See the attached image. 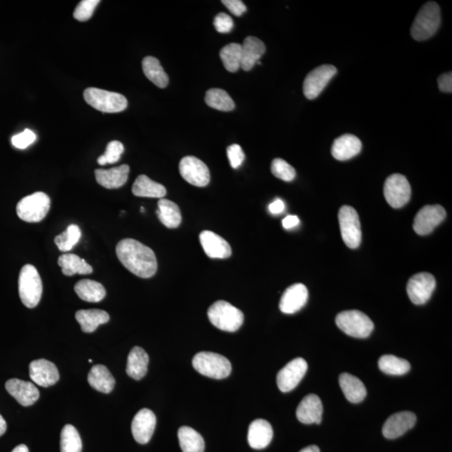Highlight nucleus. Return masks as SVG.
<instances>
[{
	"label": "nucleus",
	"mask_w": 452,
	"mask_h": 452,
	"mask_svg": "<svg viewBox=\"0 0 452 452\" xmlns=\"http://www.w3.org/2000/svg\"><path fill=\"white\" fill-rule=\"evenodd\" d=\"M116 253L121 264L141 278L155 276L158 269L155 253L136 239H123L117 244Z\"/></svg>",
	"instance_id": "obj_1"
},
{
	"label": "nucleus",
	"mask_w": 452,
	"mask_h": 452,
	"mask_svg": "<svg viewBox=\"0 0 452 452\" xmlns=\"http://www.w3.org/2000/svg\"><path fill=\"white\" fill-rule=\"evenodd\" d=\"M441 22L440 6L435 2H427L420 10L413 22L411 29L412 38L417 41L428 40L438 32Z\"/></svg>",
	"instance_id": "obj_2"
},
{
	"label": "nucleus",
	"mask_w": 452,
	"mask_h": 452,
	"mask_svg": "<svg viewBox=\"0 0 452 452\" xmlns=\"http://www.w3.org/2000/svg\"><path fill=\"white\" fill-rule=\"evenodd\" d=\"M208 317L215 327L226 332H237L242 327L244 314L226 301H217L208 310Z\"/></svg>",
	"instance_id": "obj_3"
},
{
	"label": "nucleus",
	"mask_w": 452,
	"mask_h": 452,
	"mask_svg": "<svg viewBox=\"0 0 452 452\" xmlns=\"http://www.w3.org/2000/svg\"><path fill=\"white\" fill-rule=\"evenodd\" d=\"M42 281L38 271L32 265L22 267L19 277V294L22 304L29 308H34L41 299Z\"/></svg>",
	"instance_id": "obj_4"
},
{
	"label": "nucleus",
	"mask_w": 452,
	"mask_h": 452,
	"mask_svg": "<svg viewBox=\"0 0 452 452\" xmlns=\"http://www.w3.org/2000/svg\"><path fill=\"white\" fill-rule=\"evenodd\" d=\"M192 364L200 375L215 380L227 378L232 369L229 360L212 352L198 353L193 359Z\"/></svg>",
	"instance_id": "obj_5"
},
{
	"label": "nucleus",
	"mask_w": 452,
	"mask_h": 452,
	"mask_svg": "<svg viewBox=\"0 0 452 452\" xmlns=\"http://www.w3.org/2000/svg\"><path fill=\"white\" fill-rule=\"evenodd\" d=\"M85 101L92 108L102 112L117 113L128 108V100L120 93L90 88L84 92Z\"/></svg>",
	"instance_id": "obj_6"
},
{
	"label": "nucleus",
	"mask_w": 452,
	"mask_h": 452,
	"mask_svg": "<svg viewBox=\"0 0 452 452\" xmlns=\"http://www.w3.org/2000/svg\"><path fill=\"white\" fill-rule=\"evenodd\" d=\"M336 324L347 335L357 339H366L375 328L371 318L357 310L337 314Z\"/></svg>",
	"instance_id": "obj_7"
},
{
	"label": "nucleus",
	"mask_w": 452,
	"mask_h": 452,
	"mask_svg": "<svg viewBox=\"0 0 452 452\" xmlns=\"http://www.w3.org/2000/svg\"><path fill=\"white\" fill-rule=\"evenodd\" d=\"M50 209V199L43 192L34 193L19 202L17 212L22 221L37 223L46 218Z\"/></svg>",
	"instance_id": "obj_8"
},
{
	"label": "nucleus",
	"mask_w": 452,
	"mask_h": 452,
	"mask_svg": "<svg viewBox=\"0 0 452 452\" xmlns=\"http://www.w3.org/2000/svg\"><path fill=\"white\" fill-rule=\"evenodd\" d=\"M342 238L348 248L356 249L360 246L362 232L359 215L353 207L344 206L339 212Z\"/></svg>",
	"instance_id": "obj_9"
},
{
	"label": "nucleus",
	"mask_w": 452,
	"mask_h": 452,
	"mask_svg": "<svg viewBox=\"0 0 452 452\" xmlns=\"http://www.w3.org/2000/svg\"><path fill=\"white\" fill-rule=\"evenodd\" d=\"M384 195L389 204L399 209L410 202L411 188L406 176L400 174L388 177L384 186Z\"/></svg>",
	"instance_id": "obj_10"
},
{
	"label": "nucleus",
	"mask_w": 452,
	"mask_h": 452,
	"mask_svg": "<svg viewBox=\"0 0 452 452\" xmlns=\"http://www.w3.org/2000/svg\"><path fill=\"white\" fill-rule=\"evenodd\" d=\"M179 173L192 186L206 187L210 181L209 168L203 161L193 156L184 157L179 163Z\"/></svg>",
	"instance_id": "obj_11"
},
{
	"label": "nucleus",
	"mask_w": 452,
	"mask_h": 452,
	"mask_svg": "<svg viewBox=\"0 0 452 452\" xmlns=\"http://www.w3.org/2000/svg\"><path fill=\"white\" fill-rule=\"evenodd\" d=\"M337 70L332 65H322L312 70L304 82V93L308 99H315L337 74Z\"/></svg>",
	"instance_id": "obj_12"
},
{
	"label": "nucleus",
	"mask_w": 452,
	"mask_h": 452,
	"mask_svg": "<svg viewBox=\"0 0 452 452\" xmlns=\"http://www.w3.org/2000/svg\"><path fill=\"white\" fill-rule=\"evenodd\" d=\"M308 363L302 357H297L282 368L277 373V383L279 390L288 393L294 390L308 371Z\"/></svg>",
	"instance_id": "obj_13"
},
{
	"label": "nucleus",
	"mask_w": 452,
	"mask_h": 452,
	"mask_svg": "<svg viewBox=\"0 0 452 452\" xmlns=\"http://www.w3.org/2000/svg\"><path fill=\"white\" fill-rule=\"evenodd\" d=\"M435 279L431 274H415L408 282L407 294L415 305H423L429 301L435 288Z\"/></svg>",
	"instance_id": "obj_14"
},
{
	"label": "nucleus",
	"mask_w": 452,
	"mask_h": 452,
	"mask_svg": "<svg viewBox=\"0 0 452 452\" xmlns=\"http://www.w3.org/2000/svg\"><path fill=\"white\" fill-rule=\"evenodd\" d=\"M446 216V210L442 206H426L415 215L413 228L420 235H429L445 219Z\"/></svg>",
	"instance_id": "obj_15"
},
{
	"label": "nucleus",
	"mask_w": 452,
	"mask_h": 452,
	"mask_svg": "<svg viewBox=\"0 0 452 452\" xmlns=\"http://www.w3.org/2000/svg\"><path fill=\"white\" fill-rule=\"evenodd\" d=\"M156 423L155 413L148 409H141L137 412L132 422V433L135 441L139 444H147L150 441Z\"/></svg>",
	"instance_id": "obj_16"
},
{
	"label": "nucleus",
	"mask_w": 452,
	"mask_h": 452,
	"mask_svg": "<svg viewBox=\"0 0 452 452\" xmlns=\"http://www.w3.org/2000/svg\"><path fill=\"white\" fill-rule=\"evenodd\" d=\"M416 415L410 411H402L392 415L385 422L382 433L385 438L396 439L400 438L411 428L414 427L416 423Z\"/></svg>",
	"instance_id": "obj_17"
},
{
	"label": "nucleus",
	"mask_w": 452,
	"mask_h": 452,
	"mask_svg": "<svg viewBox=\"0 0 452 452\" xmlns=\"http://www.w3.org/2000/svg\"><path fill=\"white\" fill-rule=\"evenodd\" d=\"M308 299V288L302 283H297L289 286L282 294L279 308L283 313H296L304 308Z\"/></svg>",
	"instance_id": "obj_18"
},
{
	"label": "nucleus",
	"mask_w": 452,
	"mask_h": 452,
	"mask_svg": "<svg viewBox=\"0 0 452 452\" xmlns=\"http://www.w3.org/2000/svg\"><path fill=\"white\" fill-rule=\"evenodd\" d=\"M30 377L35 384L45 388L52 386L60 379L56 365L52 362L46 360H38L31 362L30 364Z\"/></svg>",
	"instance_id": "obj_19"
},
{
	"label": "nucleus",
	"mask_w": 452,
	"mask_h": 452,
	"mask_svg": "<svg viewBox=\"0 0 452 452\" xmlns=\"http://www.w3.org/2000/svg\"><path fill=\"white\" fill-rule=\"evenodd\" d=\"M6 388L9 394L23 406H32L40 397V391L37 386L28 381L12 379L7 381Z\"/></svg>",
	"instance_id": "obj_20"
},
{
	"label": "nucleus",
	"mask_w": 452,
	"mask_h": 452,
	"mask_svg": "<svg viewBox=\"0 0 452 452\" xmlns=\"http://www.w3.org/2000/svg\"><path fill=\"white\" fill-rule=\"evenodd\" d=\"M199 242L204 253L210 258L226 259L231 255L230 244L213 231H202L199 235Z\"/></svg>",
	"instance_id": "obj_21"
},
{
	"label": "nucleus",
	"mask_w": 452,
	"mask_h": 452,
	"mask_svg": "<svg viewBox=\"0 0 452 452\" xmlns=\"http://www.w3.org/2000/svg\"><path fill=\"white\" fill-rule=\"evenodd\" d=\"M324 407L320 397L310 394L304 397L297 409V417L302 424H320Z\"/></svg>",
	"instance_id": "obj_22"
},
{
	"label": "nucleus",
	"mask_w": 452,
	"mask_h": 452,
	"mask_svg": "<svg viewBox=\"0 0 452 452\" xmlns=\"http://www.w3.org/2000/svg\"><path fill=\"white\" fill-rule=\"evenodd\" d=\"M248 443L253 449H264L273 438V429L267 420L258 419L251 422L248 430Z\"/></svg>",
	"instance_id": "obj_23"
},
{
	"label": "nucleus",
	"mask_w": 452,
	"mask_h": 452,
	"mask_svg": "<svg viewBox=\"0 0 452 452\" xmlns=\"http://www.w3.org/2000/svg\"><path fill=\"white\" fill-rule=\"evenodd\" d=\"M362 143L359 137L352 135H344L334 140L332 155L340 161L351 159L361 152Z\"/></svg>",
	"instance_id": "obj_24"
},
{
	"label": "nucleus",
	"mask_w": 452,
	"mask_h": 452,
	"mask_svg": "<svg viewBox=\"0 0 452 452\" xmlns=\"http://www.w3.org/2000/svg\"><path fill=\"white\" fill-rule=\"evenodd\" d=\"M266 52L264 43L258 38L248 37L242 44V68L249 72Z\"/></svg>",
	"instance_id": "obj_25"
},
{
	"label": "nucleus",
	"mask_w": 452,
	"mask_h": 452,
	"mask_svg": "<svg viewBox=\"0 0 452 452\" xmlns=\"http://www.w3.org/2000/svg\"><path fill=\"white\" fill-rule=\"evenodd\" d=\"M130 168L128 165L110 168V170H97L95 171L97 182L102 187L113 190L124 186L127 183Z\"/></svg>",
	"instance_id": "obj_26"
},
{
	"label": "nucleus",
	"mask_w": 452,
	"mask_h": 452,
	"mask_svg": "<svg viewBox=\"0 0 452 452\" xmlns=\"http://www.w3.org/2000/svg\"><path fill=\"white\" fill-rule=\"evenodd\" d=\"M340 384L346 399L351 403H360L367 395L366 388L363 382L351 373H342L340 376Z\"/></svg>",
	"instance_id": "obj_27"
},
{
	"label": "nucleus",
	"mask_w": 452,
	"mask_h": 452,
	"mask_svg": "<svg viewBox=\"0 0 452 452\" xmlns=\"http://www.w3.org/2000/svg\"><path fill=\"white\" fill-rule=\"evenodd\" d=\"M149 357L144 349L137 347L132 348L128 357V375L135 380H140L147 375Z\"/></svg>",
	"instance_id": "obj_28"
},
{
	"label": "nucleus",
	"mask_w": 452,
	"mask_h": 452,
	"mask_svg": "<svg viewBox=\"0 0 452 452\" xmlns=\"http://www.w3.org/2000/svg\"><path fill=\"white\" fill-rule=\"evenodd\" d=\"M88 383L94 390L109 394L115 386V379L104 365L97 364L90 369Z\"/></svg>",
	"instance_id": "obj_29"
},
{
	"label": "nucleus",
	"mask_w": 452,
	"mask_h": 452,
	"mask_svg": "<svg viewBox=\"0 0 452 452\" xmlns=\"http://www.w3.org/2000/svg\"><path fill=\"white\" fill-rule=\"evenodd\" d=\"M76 320L79 322L82 332L90 333L95 332L101 324H107L110 317L104 310H80L76 313Z\"/></svg>",
	"instance_id": "obj_30"
},
{
	"label": "nucleus",
	"mask_w": 452,
	"mask_h": 452,
	"mask_svg": "<svg viewBox=\"0 0 452 452\" xmlns=\"http://www.w3.org/2000/svg\"><path fill=\"white\" fill-rule=\"evenodd\" d=\"M132 194L137 197L163 199L167 194L162 184L149 179L146 175H139L132 186Z\"/></svg>",
	"instance_id": "obj_31"
},
{
	"label": "nucleus",
	"mask_w": 452,
	"mask_h": 452,
	"mask_svg": "<svg viewBox=\"0 0 452 452\" xmlns=\"http://www.w3.org/2000/svg\"><path fill=\"white\" fill-rule=\"evenodd\" d=\"M58 265L61 267L62 273L68 277L74 276L75 274L88 275L93 271L92 266L84 259L72 253L61 255L58 259Z\"/></svg>",
	"instance_id": "obj_32"
},
{
	"label": "nucleus",
	"mask_w": 452,
	"mask_h": 452,
	"mask_svg": "<svg viewBox=\"0 0 452 452\" xmlns=\"http://www.w3.org/2000/svg\"><path fill=\"white\" fill-rule=\"evenodd\" d=\"M157 215L159 221L170 229L179 227L182 222V215L178 206L166 199H160L158 202Z\"/></svg>",
	"instance_id": "obj_33"
},
{
	"label": "nucleus",
	"mask_w": 452,
	"mask_h": 452,
	"mask_svg": "<svg viewBox=\"0 0 452 452\" xmlns=\"http://www.w3.org/2000/svg\"><path fill=\"white\" fill-rule=\"evenodd\" d=\"M75 292L81 300L89 302H99L106 297L104 286L89 279L78 282L75 286Z\"/></svg>",
	"instance_id": "obj_34"
},
{
	"label": "nucleus",
	"mask_w": 452,
	"mask_h": 452,
	"mask_svg": "<svg viewBox=\"0 0 452 452\" xmlns=\"http://www.w3.org/2000/svg\"><path fill=\"white\" fill-rule=\"evenodd\" d=\"M179 446L183 452H204V441L199 432L191 427L182 426L178 431Z\"/></svg>",
	"instance_id": "obj_35"
},
{
	"label": "nucleus",
	"mask_w": 452,
	"mask_h": 452,
	"mask_svg": "<svg viewBox=\"0 0 452 452\" xmlns=\"http://www.w3.org/2000/svg\"><path fill=\"white\" fill-rule=\"evenodd\" d=\"M143 70L145 76L159 88H164L168 84V77L164 72L158 59L153 57H145L143 60Z\"/></svg>",
	"instance_id": "obj_36"
},
{
	"label": "nucleus",
	"mask_w": 452,
	"mask_h": 452,
	"mask_svg": "<svg viewBox=\"0 0 452 452\" xmlns=\"http://www.w3.org/2000/svg\"><path fill=\"white\" fill-rule=\"evenodd\" d=\"M224 66L230 72H237L242 68V44L230 43L219 51Z\"/></svg>",
	"instance_id": "obj_37"
},
{
	"label": "nucleus",
	"mask_w": 452,
	"mask_h": 452,
	"mask_svg": "<svg viewBox=\"0 0 452 452\" xmlns=\"http://www.w3.org/2000/svg\"><path fill=\"white\" fill-rule=\"evenodd\" d=\"M378 364L381 371L390 375H404L411 371L407 360L391 355L381 357Z\"/></svg>",
	"instance_id": "obj_38"
},
{
	"label": "nucleus",
	"mask_w": 452,
	"mask_h": 452,
	"mask_svg": "<svg viewBox=\"0 0 452 452\" xmlns=\"http://www.w3.org/2000/svg\"><path fill=\"white\" fill-rule=\"evenodd\" d=\"M206 102L209 107L222 112H230L235 108V102L226 90L210 89L206 92Z\"/></svg>",
	"instance_id": "obj_39"
},
{
	"label": "nucleus",
	"mask_w": 452,
	"mask_h": 452,
	"mask_svg": "<svg viewBox=\"0 0 452 452\" xmlns=\"http://www.w3.org/2000/svg\"><path fill=\"white\" fill-rule=\"evenodd\" d=\"M82 442L79 432L72 424H66L61 434V452H81Z\"/></svg>",
	"instance_id": "obj_40"
},
{
	"label": "nucleus",
	"mask_w": 452,
	"mask_h": 452,
	"mask_svg": "<svg viewBox=\"0 0 452 452\" xmlns=\"http://www.w3.org/2000/svg\"><path fill=\"white\" fill-rule=\"evenodd\" d=\"M81 237L80 228L77 225H70L61 235L55 238V243L59 250L63 253H68L79 242Z\"/></svg>",
	"instance_id": "obj_41"
},
{
	"label": "nucleus",
	"mask_w": 452,
	"mask_h": 452,
	"mask_svg": "<svg viewBox=\"0 0 452 452\" xmlns=\"http://www.w3.org/2000/svg\"><path fill=\"white\" fill-rule=\"evenodd\" d=\"M271 173L275 177L286 182H291L296 177V170L282 159H275L271 163Z\"/></svg>",
	"instance_id": "obj_42"
},
{
	"label": "nucleus",
	"mask_w": 452,
	"mask_h": 452,
	"mask_svg": "<svg viewBox=\"0 0 452 452\" xmlns=\"http://www.w3.org/2000/svg\"><path fill=\"white\" fill-rule=\"evenodd\" d=\"M99 3V0H82L74 11V18L81 22L88 21Z\"/></svg>",
	"instance_id": "obj_43"
},
{
	"label": "nucleus",
	"mask_w": 452,
	"mask_h": 452,
	"mask_svg": "<svg viewBox=\"0 0 452 452\" xmlns=\"http://www.w3.org/2000/svg\"><path fill=\"white\" fill-rule=\"evenodd\" d=\"M124 152V144L119 141H112L108 144L104 155L106 164H115L119 162L121 155Z\"/></svg>",
	"instance_id": "obj_44"
},
{
	"label": "nucleus",
	"mask_w": 452,
	"mask_h": 452,
	"mask_svg": "<svg viewBox=\"0 0 452 452\" xmlns=\"http://www.w3.org/2000/svg\"><path fill=\"white\" fill-rule=\"evenodd\" d=\"M35 140H37V135H35V132L29 129H26L25 131L12 137L11 141L15 148L25 149L32 144Z\"/></svg>",
	"instance_id": "obj_45"
},
{
	"label": "nucleus",
	"mask_w": 452,
	"mask_h": 452,
	"mask_svg": "<svg viewBox=\"0 0 452 452\" xmlns=\"http://www.w3.org/2000/svg\"><path fill=\"white\" fill-rule=\"evenodd\" d=\"M227 156L229 159L230 166L233 168H238L245 160V153L238 144H232L227 148Z\"/></svg>",
	"instance_id": "obj_46"
},
{
	"label": "nucleus",
	"mask_w": 452,
	"mask_h": 452,
	"mask_svg": "<svg viewBox=\"0 0 452 452\" xmlns=\"http://www.w3.org/2000/svg\"><path fill=\"white\" fill-rule=\"evenodd\" d=\"M214 26L219 33H229L234 28L233 19L226 13H219L214 19Z\"/></svg>",
	"instance_id": "obj_47"
},
{
	"label": "nucleus",
	"mask_w": 452,
	"mask_h": 452,
	"mask_svg": "<svg viewBox=\"0 0 452 452\" xmlns=\"http://www.w3.org/2000/svg\"><path fill=\"white\" fill-rule=\"evenodd\" d=\"M222 3L231 14L239 17L246 11V6L241 0H223Z\"/></svg>",
	"instance_id": "obj_48"
},
{
	"label": "nucleus",
	"mask_w": 452,
	"mask_h": 452,
	"mask_svg": "<svg viewBox=\"0 0 452 452\" xmlns=\"http://www.w3.org/2000/svg\"><path fill=\"white\" fill-rule=\"evenodd\" d=\"M438 86L441 92L446 93L452 92V73L448 72L442 75L438 78Z\"/></svg>",
	"instance_id": "obj_49"
},
{
	"label": "nucleus",
	"mask_w": 452,
	"mask_h": 452,
	"mask_svg": "<svg viewBox=\"0 0 452 452\" xmlns=\"http://www.w3.org/2000/svg\"><path fill=\"white\" fill-rule=\"evenodd\" d=\"M285 210V204L280 199H277L269 206V210L273 215L282 214Z\"/></svg>",
	"instance_id": "obj_50"
},
{
	"label": "nucleus",
	"mask_w": 452,
	"mask_h": 452,
	"mask_svg": "<svg viewBox=\"0 0 452 452\" xmlns=\"http://www.w3.org/2000/svg\"><path fill=\"white\" fill-rule=\"evenodd\" d=\"M299 223V218H298L297 215H288L283 219L282 226L285 229L289 230L292 229L293 227H296Z\"/></svg>",
	"instance_id": "obj_51"
},
{
	"label": "nucleus",
	"mask_w": 452,
	"mask_h": 452,
	"mask_svg": "<svg viewBox=\"0 0 452 452\" xmlns=\"http://www.w3.org/2000/svg\"><path fill=\"white\" fill-rule=\"evenodd\" d=\"M6 430H7L6 422L5 419L2 417V415H0V436H2L3 434H5Z\"/></svg>",
	"instance_id": "obj_52"
},
{
	"label": "nucleus",
	"mask_w": 452,
	"mask_h": 452,
	"mask_svg": "<svg viewBox=\"0 0 452 452\" xmlns=\"http://www.w3.org/2000/svg\"><path fill=\"white\" fill-rule=\"evenodd\" d=\"M300 452H320V450L317 446H310L304 448Z\"/></svg>",
	"instance_id": "obj_53"
},
{
	"label": "nucleus",
	"mask_w": 452,
	"mask_h": 452,
	"mask_svg": "<svg viewBox=\"0 0 452 452\" xmlns=\"http://www.w3.org/2000/svg\"><path fill=\"white\" fill-rule=\"evenodd\" d=\"M12 452H29L28 447H27L26 445H19L17 447L14 448Z\"/></svg>",
	"instance_id": "obj_54"
},
{
	"label": "nucleus",
	"mask_w": 452,
	"mask_h": 452,
	"mask_svg": "<svg viewBox=\"0 0 452 452\" xmlns=\"http://www.w3.org/2000/svg\"><path fill=\"white\" fill-rule=\"evenodd\" d=\"M88 362H89V363H92V360H89Z\"/></svg>",
	"instance_id": "obj_55"
}]
</instances>
